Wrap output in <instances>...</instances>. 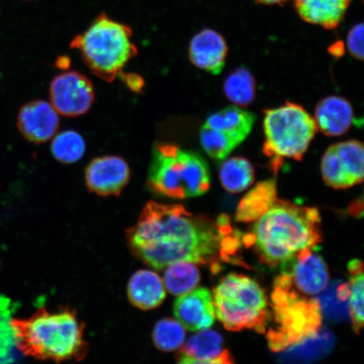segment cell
<instances>
[{"label": "cell", "mask_w": 364, "mask_h": 364, "mask_svg": "<svg viewBox=\"0 0 364 364\" xmlns=\"http://www.w3.org/2000/svg\"><path fill=\"white\" fill-rule=\"evenodd\" d=\"M127 239L135 256L156 269L188 262L208 266L213 273L220 272L223 264L240 263L243 244L227 216L215 220L193 215L180 204L154 201L145 205Z\"/></svg>", "instance_id": "obj_1"}, {"label": "cell", "mask_w": 364, "mask_h": 364, "mask_svg": "<svg viewBox=\"0 0 364 364\" xmlns=\"http://www.w3.org/2000/svg\"><path fill=\"white\" fill-rule=\"evenodd\" d=\"M321 223L318 209L279 199L255 221L252 231L242 236V242L256 250L262 263L281 266L317 247L322 241Z\"/></svg>", "instance_id": "obj_2"}, {"label": "cell", "mask_w": 364, "mask_h": 364, "mask_svg": "<svg viewBox=\"0 0 364 364\" xmlns=\"http://www.w3.org/2000/svg\"><path fill=\"white\" fill-rule=\"evenodd\" d=\"M11 325L18 349L39 360L80 361L87 353L85 325L75 311L41 308L27 318H12Z\"/></svg>", "instance_id": "obj_3"}, {"label": "cell", "mask_w": 364, "mask_h": 364, "mask_svg": "<svg viewBox=\"0 0 364 364\" xmlns=\"http://www.w3.org/2000/svg\"><path fill=\"white\" fill-rule=\"evenodd\" d=\"M210 171L198 154L175 144H158L150 162L148 186L154 195L171 199L198 197L210 188Z\"/></svg>", "instance_id": "obj_4"}, {"label": "cell", "mask_w": 364, "mask_h": 364, "mask_svg": "<svg viewBox=\"0 0 364 364\" xmlns=\"http://www.w3.org/2000/svg\"><path fill=\"white\" fill-rule=\"evenodd\" d=\"M131 27L100 14L83 33L72 40L70 48L78 50L90 70L98 78L112 82L138 53L132 41Z\"/></svg>", "instance_id": "obj_5"}, {"label": "cell", "mask_w": 364, "mask_h": 364, "mask_svg": "<svg viewBox=\"0 0 364 364\" xmlns=\"http://www.w3.org/2000/svg\"><path fill=\"white\" fill-rule=\"evenodd\" d=\"M273 324L267 332L273 352L297 345L317 335L322 324L321 304L275 282L272 294Z\"/></svg>", "instance_id": "obj_6"}, {"label": "cell", "mask_w": 364, "mask_h": 364, "mask_svg": "<svg viewBox=\"0 0 364 364\" xmlns=\"http://www.w3.org/2000/svg\"><path fill=\"white\" fill-rule=\"evenodd\" d=\"M215 315L232 331L266 330L267 299L256 281L247 276L230 273L213 290Z\"/></svg>", "instance_id": "obj_7"}, {"label": "cell", "mask_w": 364, "mask_h": 364, "mask_svg": "<svg viewBox=\"0 0 364 364\" xmlns=\"http://www.w3.org/2000/svg\"><path fill=\"white\" fill-rule=\"evenodd\" d=\"M263 152L279 170L284 159L301 161L317 132L315 119L302 107L287 103L265 111Z\"/></svg>", "instance_id": "obj_8"}, {"label": "cell", "mask_w": 364, "mask_h": 364, "mask_svg": "<svg viewBox=\"0 0 364 364\" xmlns=\"http://www.w3.org/2000/svg\"><path fill=\"white\" fill-rule=\"evenodd\" d=\"M363 146L356 140L332 145L321 161L323 179L334 189H347L363 181Z\"/></svg>", "instance_id": "obj_9"}, {"label": "cell", "mask_w": 364, "mask_h": 364, "mask_svg": "<svg viewBox=\"0 0 364 364\" xmlns=\"http://www.w3.org/2000/svg\"><path fill=\"white\" fill-rule=\"evenodd\" d=\"M281 267L283 270L275 281L304 297H315L329 284L328 267L322 257L312 250L299 254Z\"/></svg>", "instance_id": "obj_10"}, {"label": "cell", "mask_w": 364, "mask_h": 364, "mask_svg": "<svg viewBox=\"0 0 364 364\" xmlns=\"http://www.w3.org/2000/svg\"><path fill=\"white\" fill-rule=\"evenodd\" d=\"M50 101L58 114L68 117L85 115L95 102L94 86L87 77L76 71L54 77L49 87Z\"/></svg>", "instance_id": "obj_11"}, {"label": "cell", "mask_w": 364, "mask_h": 364, "mask_svg": "<svg viewBox=\"0 0 364 364\" xmlns=\"http://www.w3.org/2000/svg\"><path fill=\"white\" fill-rule=\"evenodd\" d=\"M130 176V168L125 159L116 156L94 159L85 172V184L90 192L101 197L120 195Z\"/></svg>", "instance_id": "obj_12"}, {"label": "cell", "mask_w": 364, "mask_h": 364, "mask_svg": "<svg viewBox=\"0 0 364 364\" xmlns=\"http://www.w3.org/2000/svg\"><path fill=\"white\" fill-rule=\"evenodd\" d=\"M60 120L51 103L38 100L24 105L17 117V127L26 140L43 144L58 133Z\"/></svg>", "instance_id": "obj_13"}, {"label": "cell", "mask_w": 364, "mask_h": 364, "mask_svg": "<svg viewBox=\"0 0 364 364\" xmlns=\"http://www.w3.org/2000/svg\"><path fill=\"white\" fill-rule=\"evenodd\" d=\"M174 314L186 329L205 331L215 321V309L210 291L200 288L181 295L174 304Z\"/></svg>", "instance_id": "obj_14"}, {"label": "cell", "mask_w": 364, "mask_h": 364, "mask_svg": "<svg viewBox=\"0 0 364 364\" xmlns=\"http://www.w3.org/2000/svg\"><path fill=\"white\" fill-rule=\"evenodd\" d=\"M228 50L224 36L215 30L206 28L191 40L189 58L194 66L218 75L225 65Z\"/></svg>", "instance_id": "obj_15"}, {"label": "cell", "mask_w": 364, "mask_h": 364, "mask_svg": "<svg viewBox=\"0 0 364 364\" xmlns=\"http://www.w3.org/2000/svg\"><path fill=\"white\" fill-rule=\"evenodd\" d=\"M314 119L317 129L325 135H343L354 122L353 107L347 100L332 95L318 102Z\"/></svg>", "instance_id": "obj_16"}, {"label": "cell", "mask_w": 364, "mask_h": 364, "mask_svg": "<svg viewBox=\"0 0 364 364\" xmlns=\"http://www.w3.org/2000/svg\"><path fill=\"white\" fill-rule=\"evenodd\" d=\"M352 0H294L296 11L309 24L333 30L343 21Z\"/></svg>", "instance_id": "obj_17"}, {"label": "cell", "mask_w": 364, "mask_h": 364, "mask_svg": "<svg viewBox=\"0 0 364 364\" xmlns=\"http://www.w3.org/2000/svg\"><path fill=\"white\" fill-rule=\"evenodd\" d=\"M127 296L129 302L136 308L150 311L161 306L166 294L163 281L156 272L139 270L129 282Z\"/></svg>", "instance_id": "obj_18"}, {"label": "cell", "mask_w": 364, "mask_h": 364, "mask_svg": "<svg viewBox=\"0 0 364 364\" xmlns=\"http://www.w3.org/2000/svg\"><path fill=\"white\" fill-rule=\"evenodd\" d=\"M279 200L274 179L259 182L240 200L236 209L235 220L242 223L257 221Z\"/></svg>", "instance_id": "obj_19"}, {"label": "cell", "mask_w": 364, "mask_h": 364, "mask_svg": "<svg viewBox=\"0 0 364 364\" xmlns=\"http://www.w3.org/2000/svg\"><path fill=\"white\" fill-rule=\"evenodd\" d=\"M254 122L255 116L252 112L232 106L212 114L203 126L229 135L243 143L252 132Z\"/></svg>", "instance_id": "obj_20"}, {"label": "cell", "mask_w": 364, "mask_h": 364, "mask_svg": "<svg viewBox=\"0 0 364 364\" xmlns=\"http://www.w3.org/2000/svg\"><path fill=\"white\" fill-rule=\"evenodd\" d=\"M220 179L224 188L231 193L248 189L255 180L254 168L247 159L232 157L222 164Z\"/></svg>", "instance_id": "obj_21"}, {"label": "cell", "mask_w": 364, "mask_h": 364, "mask_svg": "<svg viewBox=\"0 0 364 364\" xmlns=\"http://www.w3.org/2000/svg\"><path fill=\"white\" fill-rule=\"evenodd\" d=\"M200 277L198 268L188 262L171 264L164 275L167 290L175 296L193 291L198 285Z\"/></svg>", "instance_id": "obj_22"}, {"label": "cell", "mask_w": 364, "mask_h": 364, "mask_svg": "<svg viewBox=\"0 0 364 364\" xmlns=\"http://www.w3.org/2000/svg\"><path fill=\"white\" fill-rule=\"evenodd\" d=\"M348 271L350 273L348 283L350 316H351L353 330L358 334L363 326L364 276L363 262L358 259L350 262Z\"/></svg>", "instance_id": "obj_23"}, {"label": "cell", "mask_w": 364, "mask_h": 364, "mask_svg": "<svg viewBox=\"0 0 364 364\" xmlns=\"http://www.w3.org/2000/svg\"><path fill=\"white\" fill-rule=\"evenodd\" d=\"M224 90L232 102L247 107L256 97V81L247 68L240 67L227 77Z\"/></svg>", "instance_id": "obj_24"}, {"label": "cell", "mask_w": 364, "mask_h": 364, "mask_svg": "<svg viewBox=\"0 0 364 364\" xmlns=\"http://www.w3.org/2000/svg\"><path fill=\"white\" fill-rule=\"evenodd\" d=\"M85 141L78 132L66 130L53 136L51 150L54 158L63 164L80 161L85 152Z\"/></svg>", "instance_id": "obj_25"}, {"label": "cell", "mask_w": 364, "mask_h": 364, "mask_svg": "<svg viewBox=\"0 0 364 364\" xmlns=\"http://www.w3.org/2000/svg\"><path fill=\"white\" fill-rule=\"evenodd\" d=\"M183 351L186 356L199 360L215 358L223 352L222 336L213 331L200 332L188 341Z\"/></svg>", "instance_id": "obj_26"}, {"label": "cell", "mask_w": 364, "mask_h": 364, "mask_svg": "<svg viewBox=\"0 0 364 364\" xmlns=\"http://www.w3.org/2000/svg\"><path fill=\"white\" fill-rule=\"evenodd\" d=\"M186 331L178 321L164 318L154 326L153 341L156 347L163 352H173L184 344Z\"/></svg>", "instance_id": "obj_27"}, {"label": "cell", "mask_w": 364, "mask_h": 364, "mask_svg": "<svg viewBox=\"0 0 364 364\" xmlns=\"http://www.w3.org/2000/svg\"><path fill=\"white\" fill-rule=\"evenodd\" d=\"M200 142L204 151L217 161L225 159L241 144L240 141L229 135L203 125L200 131Z\"/></svg>", "instance_id": "obj_28"}, {"label": "cell", "mask_w": 364, "mask_h": 364, "mask_svg": "<svg viewBox=\"0 0 364 364\" xmlns=\"http://www.w3.org/2000/svg\"><path fill=\"white\" fill-rule=\"evenodd\" d=\"M10 311V301L6 298H0V364L14 363L13 350L16 341L11 325Z\"/></svg>", "instance_id": "obj_29"}, {"label": "cell", "mask_w": 364, "mask_h": 364, "mask_svg": "<svg viewBox=\"0 0 364 364\" xmlns=\"http://www.w3.org/2000/svg\"><path fill=\"white\" fill-rule=\"evenodd\" d=\"M350 54L359 61L363 60V24L355 25L350 29L347 38Z\"/></svg>", "instance_id": "obj_30"}, {"label": "cell", "mask_w": 364, "mask_h": 364, "mask_svg": "<svg viewBox=\"0 0 364 364\" xmlns=\"http://www.w3.org/2000/svg\"><path fill=\"white\" fill-rule=\"evenodd\" d=\"M178 364H235V363L230 353L225 350V351L221 353L220 356L208 359V360H199V359L191 358L183 354L181 357Z\"/></svg>", "instance_id": "obj_31"}, {"label": "cell", "mask_w": 364, "mask_h": 364, "mask_svg": "<svg viewBox=\"0 0 364 364\" xmlns=\"http://www.w3.org/2000/svg\"><path fill=\"white\" fill-rule=\"evenodd\" d=\"M119 75L127 87L135 93H141L144 86V80L142 76L134 74V73L125 74L124 72H121Z\"/></svg>", "instance_id": "obj_32"}, {"label": "cell", "mask_w": 364, "mask_h": 364, "mask_svg": "<svg viewBox=\"0 0 364 364\" xmlns=\"http://www.w3.org/2000/svg\"><path fill=\"white\" fill-rule=\"evenodd\" d=\"M56 65L62 70H67L71 65L70 58L67 56H60L57 59Z\"/></svg>", "instance_id": "obj_33"}, {"label": "cell", "mask_w": 364, "mask_h": 364, "mask_svg": "<svg viewBox=\"0 0 364 364\" xmlns=\"http://www.w3.org/2000/svg\"><path fill=\"white\" fill-rule=\"evenodd\" d=\"M330 52L332 55L338 58L341 57L343 53V44L341 43H336L334 45L331 46Z\"/></svg>", "instance_id": "obj_34"}, {"label": "cell", "mask_w": 364, "mask_h": 364, "mask_svg": "<svg viewBox=\"0 0 364 364\" xmlns=\"http://www.w3.org/2000/svg\"><path fill=\"white\" fill-rule=\"evenodd\" d=\"M258 4H265V6H274V4H279V6H283L288 0H255Z\"/></svg>", "instance_id": "obj_35"}]
</instances>
